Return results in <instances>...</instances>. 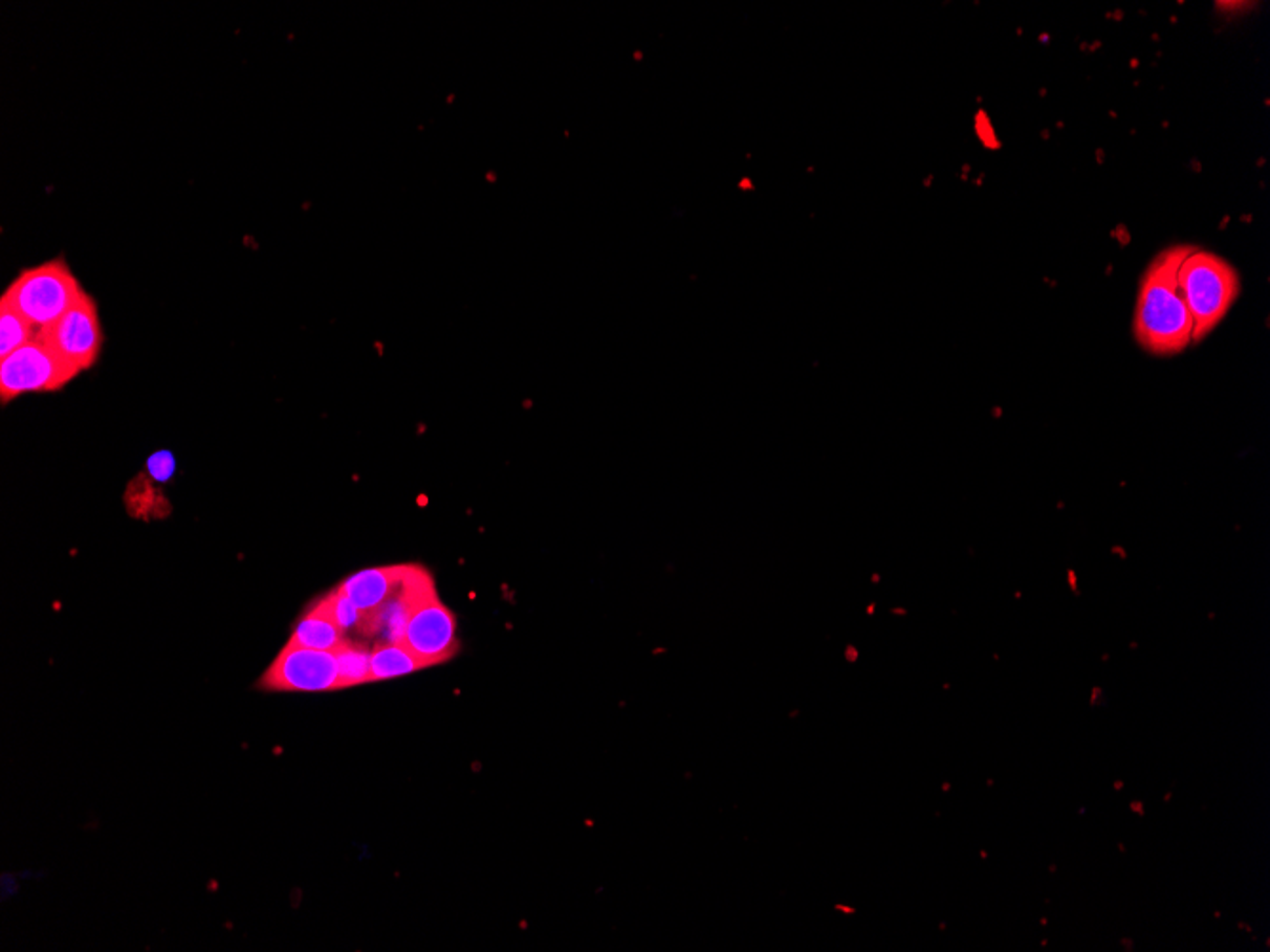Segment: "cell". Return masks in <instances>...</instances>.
<instances>
[{"label": "cell", "mask_w": 1270, "mask_h": 952, "mask_svg": "<svg viewBox=\"0 0 1270 952\" xmlns=\"http://www.w3.org/2000/svg\"><path fill=\"white\" fill-rule=\"evenodd\" d=\"M1130 810H1132L1134 814H1137L1139 818H1145V804H1143V800H1132V802H1130Z\"/></svg>", "instance_id": "cell-14"}, {"label": "cell", "mask_w": 1270, "mask_h": 952, "mask_svg": "<svg viewBox=\"0 0 1270 952\" xmlns=\"http://www.w3.org/2000/svg\"><path fill=\"white\" fill-rule=\"evenodd\" d=\"M401 645L426 660L431 666L452 660L459 650L457 620L441 603L436 588L420 597L401 635Z\"/></svg>", "instance_id": "cell-7"}, {"label": "cell", "mask_w": 1270, "mask_h": 952, "mask_svg": "<svg viewBox=\"0 0 1270 952\" xmlns=\"http://www.w3.org/2000/svg\"><path fill=\"white\" fill-rule=\"evenodd\" d=\"M1120 945H1124V947H1126V949H1124V951H1127V952H1132V951H1134V949H1136V945H1134V942H1132V939H1127V937H1122V939H1120Z\"/></svg>", "instance_id": "cell-15"}, {"label": "cell", "mask_w": 1270, "mask_h": 952, "mask_svg": "<svg viewBox=\"0 0 1270 952\" xmlns=\"http://www.w3.org/2000/svg\"><path fill=\"white\" fill-rule=\"evenodd\" d=\"M1118 850H1120V851H1122V854H1124V851H1126V846H1124V844H1122V842H1118Z\"/></svg>", "instance_id": "cell-18"}, {"label": "cell", "mask_w": 1270, "mask_h": 952, "mask_svg": "<svg viewBox=\"0 0 1270 952\" xmlns=\"http://www.w3.org/2000/svg\"><path fill=\"white\" fill-rule=\"evenodd\" d=\"M1179 284L1192 317V345L1220 326L1242 291L1236 268L1220 256L1192 247L1181 267Z\"/></svg>", "instance_id": "cell-2"}, {"label": "cell", "mask_w": 1270, "mask_h": 952, "mask_svg": "<svg viewBox=\"0 0 1270 952\" xmlns=\"http://www.w3.org/2000/svg\"><path fill=\"white\" fill-rule=\"evenodd\" d=\"M1113 789H1115V791H1122V789H1124V781H1120V779H1117V781H1115V783H1113Z\"/></svg>", "instance_id": "cell-17"}, {"label": "cell", "mask_w": 1270, "mask_h": 952, "mask_svg": "<svg viewBox=\"0 0 1270 952\" xmlns=\"http://www.w3.org/2000/svg\"><path fill=\"white\" fill-rule=\"evenodd\" d=\"M259 688L275 692L338 690L337 656L287 643L261 677Z\"/></svg>", "instance_id": "cell-6"}, {"label": "cell", "mask_w": 1270, "mask_h": 952, "mask_svg": "<svg viewBox=\"0 0 1270 952\" xmlns=\"http://www.w3.org/2000/svg\"><path fill=\"white\" fill-rule=\"evenodd\" d=\"M426 667H432L426 660L411 652L408 646L398 641L380 643L371 650V683L411 676Z\"/></svg>", "instance_id": "cell-10"}, {"label": "cell", "mask_w": 1270, "mask_h": 952, "mask_svg": "<svg viewBox=\"0 0 1270 952\" xmlns=\"http://www.w3.org/2000/svg\"><path fill=\"white\" fill-rule=\"evenodd\" d=\"M328 599L331 615H333L335 622H337L338 627L343 632H349V629H354V627H358V632H366L368 629V616L364 615L358 606L352 603L349 597L343 594L338 588L333 594L328 595Z\"/></svg>", "instance_id": "cell-13"}, {"label": "cell", "mask_w": 1270, "mask_h": 952, "mask_svg": "<svg viewBox=\"0 0 1270 952\" xmlns=\"http://www.w3.org/2000/svg\"><path fill=\"white\" fill-rule=\"evenodd\" d=\"M338 666V690L371 683V650L347 641L335 650Z\"/></svg>", "instance_id": "cell-12"}, {"label": "cell", "mask_w": 1270, "mask_h": 952, "mask_svg": "<svg viewBox=\"0 0 1270 952\" xmlns=\"http://www.w3.org/2000/svg\"><path fill=\"white\" fill-rule=\"evenodd\" d=\"M1048 870H1050V872H1055V870H1057V865H1055V863H1052V865H1050V867H1048Z\"/></svg>", "instance_id": "cell-20"}, {"label": "cell", "mask_w": 1270, "mask_h": 952, "mask_svg": "<svg viewBox=\"0 0 1270 952\" xmlns=\"http://www.w3.org/2000/svg\"><path fill=\"white\" fill-rule=\"evenodd\" d=\"M79 375L71 363L37 337L0 359V401L6 405L25 394L58 392Z\"/></svg>", "instance_id": "cell-4"}, {"label": "cell", "mask_w": 1270, "mask_h": 952, "mask_svg": "<svg viewBox=\"0 0 1270 952\" xmlns=\"http://www.w3.org/2000/svg\"><path fill=\"white\" fill-rule=\"evenodd\" d=\"M1172 797H1174V795H1172V793H1166V795H1164V802H1169V800H1172Z\"/></svg>", "instance_id": "cell-19"}, {"label": "cell", "mask_w": 1270, "mask_h": 952, "mask_svg": "<svg viewBox=\"0 0 1270 952\" xmlns=\"http://www.w3.org/2000/svg\"><path fill=\"white\" fill-rule=\"evenodd\" d=\"M287 643L326 652H335L338 646L347 643L345 632L338 627L331 615L328 595L324 599H318L316 603L308 608L307 615L299 620Z\"/></svg>", "instance_id": "cell-9"}, {"label": "cell", "mask_w": 1270, "mask_h": 952, "mask_svg": "<svg viewBox=\"0 0 1270 952\" xmlns=\"http://www.w3.org/2000/svg\"><path fill=\"white\" fill-rule=\"evenodd\" d=\"M1192 246L1160 251L1139 284L1134 337L1141 349L1158 356H1178L1192 345V317L1179 284V267Z\"/></svg>", "instance_id": "cell-1"}, {"label": "cell", "mask_w": 1270, "mask_h": 952, "mask_svg": "<svg viewBox=\"0 0 1270 952\" xmlns=\"http://www.w3.org/2000/svg\"><path fill=\"white\" fill-rule=\"evenodd\" d=\"M1239 928H1240V930H1246V932H1248V933H1253V930H1251L1250 926H1248V924H1246V922L1240 921Z\"/></svg>", "instance_id": "cell-16"}, {"label": "cell", "mask_w": 1270, "mask_h": 952, "mask_svg": "<svg viewBox=\"0 0 1270 952\" xmlns=\"http://www.w3.org/2000/svg\"><path fill=\"white\" fill-rule=\"evenodd\" d=\"M37 337L56 350L79 373L92 369L102 356L105 335L97 303L84 291L53 326L39 331Z\"/></svg>", "instance_id": "cell-5"}, {"label": "cell", "mask_w": 1270, "mask_h": 952, "mask_svg": "<svg viewBox=\"0 0 1270 952\" xmlns=\"http://www.w3.org/2000/svg\"><path fill=\"white\" fill-rule=\"evenodd\" d=\"M83 295V286L69 263L58 257L21 270L0 298L42 331L53 326Z\"/></svg>", "instance_id": "cell-3"}, {"label": "cell", "mask_w": 1270, "mask_h": 952, "mask_svg": "<svg viewBox=\"0 0 1270 952\" xmlns=\"http://www.w3.org/2000/svg\"><path fill=\"white\" fill-rule=\"evenodd\" d=\"M411 564H390V567H373L349 576L338 590L358 606L364 615H375L379 608L389 603L398 594L406 576L410 573Z\"/></svg>", "instance_id": "cell-8"}, {"label": "cell", "mask_w": 1270, "mask_h": 952, "mask_svg": "<svg viewBox=\"0 0 1270 952\" xmlns=\"http://www.w3.org/2000/svg\"><path fill=\"white\" fill-rule=\"evenodd\" d=\"M39 335L29 319L21 316L16 308L0 298V359L29 345Z\"/></svg>", "instance_id": "cell-11"}, {"label": "cell", "mask_w": 1270, "mask_h": 952, "mask_svg": "<svg viewBox=\"0 0 1270 952\" xmlns=\"http://www.w3.org/2000/svg\"><path fill=\"white\" fill-rule=\"evenodd\" d=\"M1041 924H1043V926H1048V918H1041Z\"/></svg>", "instance_id": "cell-21"}]
</instances>
